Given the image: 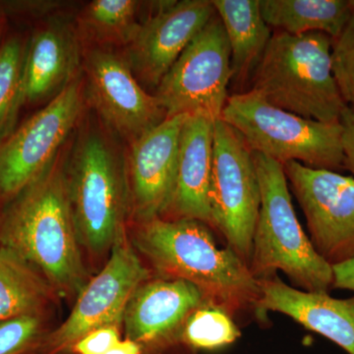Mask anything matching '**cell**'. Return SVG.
<instances>
[{
    "instance_id": "cell-1",
    "label": "cell",
    "mask_w": 354,
    "mask_h": 354,
    "mask_svg": "<svg viewBox=\"0 0 354 354\" xmlns=\"http://www.w3.org/2000/svg\"><path fill=\"white\" fill-rule=\"evenodd\" d=\"M131 243L158 278L181 279L197 286L206 301L235 319L245 313L257 318V279L232 249L218 248L208 225L194 220L136 223Z\"/></svg>"
},
{
    "instance_id": "cell-2",
    "label": "cell",
    "mask_w": 354,
    "mask_h": 354,
    "mask_svg": "<svg viewBox=\"0 0 354 354\" xmlns=\"http://www.w3.org/2000/svg\"><path fill=\"white\" fill-rule=\"evenodd\" d=\"M0 245L34 266L60 297L78 295L88 283L59 156L6 207Z\"/></svg>"
},
{
    "instance_id": "cell-3",
    "label": "cell",
    "mask_w": 354,
    "mask_h": 354,
    "mask_svg": "<svg viewBox=\"0 0 354 354\" xmlns=\"http://www.w3.org/2000/svg\"><path fill=\"white\" fill-rule=\"evenodd\" d=\"M332 43L324 32H272L251 77L250 90L307 120L341 122L348 106L333 71Z\"/></svg>"
},
{
    "instance_id": "cell-4",
    "label": "cell",
    "mask_w": 354,
    "mask_h": 354,
    "mask_svg": "<svg viewBox=\"0 0 354 354\" xmlns=\"http://www.w3.org/2000/svg\"><path fill=\"white\" fill-rule=\"evenodd\" d=\"M261 192V206L249 270L256 279L277 272L300 290L329 292L333 288V267L317 253L291 202L290 186L283 165L254 153Z\"/></svg>"
},
{
    "instance_id": "cell-5",
    "label": "cell",
    "mask_w": 354,
    "mask_h": 354,
    "mask_svg": "<svg viewBox=\"0 0 354 354\" xmlns=\"http://www.w3.org/2000/svg\"><path fill=\"white\" fill-rule=\"evenodd\" d=\"M67 195L81 246L95 254L111 250L125 232L130 212L127 162L106 135L84 130L67 164Z\"/></svg>"
},
{
    "instance_id": "cell-6",
    "label": "cell",
    "mask_w": 354,
    "mask_h": 354,
    "mask_svg": "<svg viewBox=\"0 0 354 354\" xmlns=\"http://www.w3.org/2000/svg\"><path fill=\"white\" fill-rule=\"evenodd\" d=\"M221 120L237 130L254 153L279 164L344 169L341 122H321L272 106L252 90L228 95Z\"/></svg>"
},
{
    "instance_id": "cell-7",
    "label": "cell",
    "mask_w": 354,
    "mask_h": 354,
    "mask_svg": "<svg viewBox=\"0 0 354 354\" xmlns=\"http://www.w3.org/2000/svg\"><path fill=\"white\" fill-rule=\"evenodd\" d=\"M260 206V185L254 152L241 133L218 118L214 125L209 187L213 230L247 266Z\"/></svg>"
},
{
    "instance_id": "cell-8",
    "label": "cell",
    "mask_w": 354,
    "mask_h": 354,
    "mask_svg": "<svg viewBox=\"0 0 354 354\" xmlns=\"http://www.w3.org/2000/svg\"><path fill=\"white\" fill-rule=\"evenodd\" d=\"M80 81L74 79L44 108L0 142V208L48 171L82 111Z\"/></svg>"
},
{
    "instance_id": "cell-9",
    "label": "cell",
    "mask_w": 354,
    "mask_h": 354,
    "mask_svg": "<svg viewBox=\"0 0 354 354\" xmlns=\"http://www.w3.org/2000/svg\"><path fill=\"white\" fill-rule=\"evenodd\" d=\"M232 80V53L218 14L165 74L155 95L167 118L202 113L221 118Z\"/></svg>"
},
{
    "instance_id": "cell-10",
    "label": "cell",
    "mask_w": 354,
    "mask_h": 354,
    "mask_svg": "<svg viewBox=\"0 0 354 354\" xmlns=\"http://www.w3.org/2000/svg\"><path fill=\"white\" fill-rule=\"evenodd\" d=\"M151 274L124 234L111 250L104 269L79 292L68 318L44 335L39 354H73L74 346L93 330L120 327L132 293Z\"/></svg>"
},
{
    "instance_id": "cell-11",
    "label": "cell",
    "mask_w": 354,
    "mask_h": 354,
    "mask_svg": "<svg viewBox=\"0 0 354 354\" xmlns=\"http://www.w3.org/2000/svg\"><path fill=\"white\" fill-rule=\"evenodd\" d=\"M283 167L317 253L332 267L354 259V177L297 162Z\"/></svg>"
},
{
    "instance_id": "cell-12",
    "label": "cell",
    "mask_w": 354,
    "mask_h": 354,
    "mask_svg": "<svg viewBox=\"0 0 354 354\" xmlns=\"http://www.w3.org/2000/svg\"><path fill=\"white\" fill-rule=\"evenodd\" d=\"M84 70L93 108L129 144L167 118L156 95L142 88L127 57L95 46L86 55Z\"/></svg>"
},
{
    "instance_id": "cell-13",
    "label": "cell",
    "mask_w": 354,
    "mask_h": 354,
    "mask_svg": "<svg viewBox=\"0 0 354 354\" xmlns=\"http://www.w3.org/2000/svg\"><path fill=\"white\" fill-rule=\"evenodd\" d=\"M127 48L128 64L139 83L157 88L192 39L216 14L209 0L157 2Z\"/></svg>"
},
{
    "instance_id": "cell-14",
    "label": "cell",
    "mask_w": 354,
    "mask_h": 354,
    "mask_svg": "<svg viewBox=\"0 0 354 354\" xmlns=\"http://www.w3.org/2000/svg\"><path fill=\"white\" fill-rule=\"evenodd\" d=\"M189 114L167 118L130 144L127 162L130 212L136 223L160 218L176 183L179 137Z\"/></svg>"
},
{
    "instance_id": "cell-15",
    "label": "cell",
    "mask_w": 354,
    "mask_h": 354,
    "mask_svg": "<svg viewBox=\"0 0 354 354\" xmlns=\"http://www.w3.org/2000/svg\"><path fill=\"white\" fill-rule=\"evenodd\" d=\"M205 301L201 290L188 281L148 279L132 293L125 308L122 323L127 339L138 344L142 354L181 348L178 334L184 321Z\"/></svg>"
},
{
    "instance_id": "cell-16",
    "label": "cell",
    "mask_w": 354,
    "mask_h": 354,
    "mask_svg": "<svg viewBox=\"0 0 354 354\" xmlns=\"http://www.w3.org/2000/svg\"><path fill=\"white\" fill-rule=\"evenodd\" d=\"M257 281L258 320H266L268 312L283 314L305 329L334 342L346 353L354 354V295L337 299L329 292L297 290L281 281L278 274Z\"/></svg>"
},
{
    "instance_id": "cell-17",
    "label": "cell",
    "mask_w": 354,
    "mask_h": 354,
    "mask_svg": "<svg viewBox=\"0 0 354 354\" xmlns=\"http://www.w3.org/2000/svg\"><path fill=\"white\" fill-rule=\"evenodd\" d=\"M215 120L202 113L189 114L179 137L174 189L165 220L201 221L213 230L209 187L213 167Z\"/></svg>"
},
{
    "instance_id": "cell-18",
    "label": "cell",
    "mask_w": 354,
    "mask_h": 354,
    "mask_svg": "<svg viewBox=\"0 0 354 354\" xmlns=\"http://www.w3.org/2000/svg\"><path fill=\"white\" fill-rule=\"evenodd\" d=\"M80 65V44L68 23L55 20L41 28L25 50L22 104L59 94L74 80Z\"/></svg>"
},
{
    "instance_id": "cell-19",
    "label": "cell",
    "mask_w": 354,
    "mask_h": 354,
    "mask_svg": "<svg viewBox=\"0 0 354 354\" xmlns=\"http://www.w3.org/2000/svg\"><path fill=\"white\" fill-rule=\"evenodd\" d=\"M232 53V80L243 84L252 77L272 38L263 19L259 0H212Z\"/></svg>"
},
{
    "instance_id": "cell-20",
    "label": "cell",
    "mask_w": 354,
    "mask_h": 354,
    "mask_svg": "<svg viewBox=\"0 0 354 354\" xmlns=\"http://www.w3.org/2000/svg\"><path fill=\"white\" fill-rule=\"evenodd\" d=\"M259 6L270 28L292 36L318 32L337 38L353 13L349 0H259Z\"/></svg>"
},
{
    "instance_id": "cell-21",
    "label": "cell",
    "mask_w": 354,
    "mask_h": 354,
    "mask_svg": "<svg viewBox=\"0 0 354 354\" xmlns=\"http://www.w3.org/2000/svg\"><path fill=\"white\" fill-rule=\"evenodd\" d=\"M55 293L34 266L0 245V322L20 317H41Z\"/></svg>"
},
{
    "instance_id": "cell-22",
    "label": "cell",
    "mask_w": 354,
    "mask_h": 354,
    "mask_svg": "<svg viewBox=\"0 0 354 354\" xmlns=\"http://www.w3.org/2000/svg\"><path fill=\"white\" fill-rule=\"evenodd\" d=\"M140 2L135 0H95L79 15V29L97 48L127 46L139 32Z\"/></svg>"
},
{
    "instance_id": "cell-23",
    "label": "cell",
    "mask_w": 354,
    "mask_h": 354,
    "mask_svg": "<svg viewBox=\"0 0 354 354\" xmlns=\"http://www.w3.org/2000/svg\"><path fill=\"white\" fill-rule=\"evenodd\" d=\"M241 337L234 317L205 301L193 310L179 330L178 344L187 351H216L232 346Z\"/></svg>"
},
{
    "instance_id": "cell-24",
    "label": "cell",
    "mask_w": 354,
    "mask_h": 354,
    "mask_svg": "<svg viewBox=\"0 0 354 354\" xmlns=\"http://www.w3.org/2000/svg\"><path fill=\"white\" fill-rule=\"evenodd\" d=\"M25 50L18 39L0 46V142L12 133L22 106V75Z\"/></svg>"
},
{
    "instance_id": "cell-25",
    "label": "cell",
    "mask_w": 354,
    "mask_h": 354,
    "mask_svg": "<svg viewBox=\"0 0 354 354\" xmlns=\"http://www.w3.org/2000/svg\"><path fill=\"white\" fill-rule=\"evenodd\" d=\"M44 335L41 317L0 322V354H39Z\"/></svg>"
},
{
    "instance_id": "cell-26",
    "label": "cell",
    "mask_w": 354,
    "mask_h": 354,
    "mask_svg": "<svg viewBox=\"0 0 354 354\" xmlns=\"http://www.w3.org/2000/svg\"><path fill=\"white\" fill-rule=\"evenodd\" d=\"M332 65L344 102L354 108V8L342 31L333 39Z\"/></svg>"
},
{
    "instance_id": "cell-27",
    "label": "cell",
    "mask_w": 354,
    "mask_h": 354,
    "mask_svg": "<svg viewBox=\"0 0 354 354\" xmlns=\"http://www.w3.org/2000/svg\"><path fill=\"white\" fill-rule=\"evenodd\" d=\"M122 341L120 327H104L93 330L75 346L73 354H106Z\"/></svg>"
},
{
    "instance_id": "cell-28",
    "label": "cell",
    "mask_w": 354,
    "mask_h": 354,
    "mask_svg": "<svg viewBox=\"0 0 354 354\" xmlns=\"http://www.w3.org/2000/svg\"><path fill=\"white\" fill-rule=\"evenodd\" d=\"M341 124L344 167L354 177V108L348 106L346 109L342 116Z\"/></svg>"
},
{
    "instance_id": "cell-29",
    "label": "cell",
    "mask_w": 354,
    "mask_h": 354,
    "mask_svg": "<svg viewBox=\"0 0 354 354\" xmlns=\"http://www.w3.org/2000/svg\"><path fill=\"white\" fill-rule=\"evenodd\" d=\"M333 288L353 291L354 293V259L333 267Z\"/></svg>"
},
{
    "instance_id": "cell-30",
    "label": "cell",
    "mask_w": 354,
    "mask_h": 354,
    "mask_svg": "<svg viewBox=\"0 0 354 354\" xmlns=\"http://www.w3.org/2000/svg\"><path fill=\"white\" fill-rule=\"evenodd\" d=\"M106 354H142V348L136 342L125 339Z\"/></svg>"
},
{
    "instance_id": "cell-31",
    "label": "cell",
    "mask_w": 354,
    "mask_h": 354,
    "mask_svg": "<svg viewBox=\"0 0 354 354\" xmlns=\"http://www.w3.org/2000/svg\"><path fill=\"white\" fill-rule=\"evenodd\" d=\"M4 27V19L1 15H0V38H1L2 31H3Z\"/></svg>"
},
{
    "instance_id": "cell-32",
    "label": "cell",
    "mask_w": 354,
    "mask_h": 354,
    "mask_svg": "<svg viewBox=\"0 0 354 354\" xmlns=\"http://www.w3.org/2000/svg\"><path fill=\"white\" fill-rule=\"evenodd\" d=\"M349 2H351V6L354 8V0H349Z\"/></svg>"
},
{
    "instance_id": "cell-33",
    "label": "cell",
    "mask_w": 354,
    "mask_h": 354,
    "mask_svg": "<svg viewBox=\"0 0 354 354\" xmlns=\"http://www.w3.org/2000/svg\"><path fill=\"white\" fill-rule=\"evenodd\" d=\"M195 354H196V353H195Z\"/></svg>"
}]
</instances>
